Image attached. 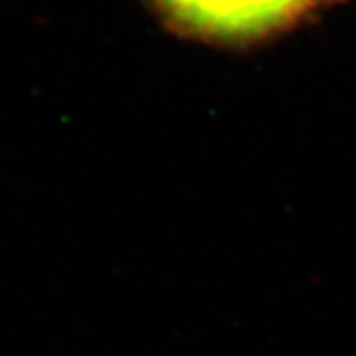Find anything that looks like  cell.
Masks as SVG:
<instances>
[{"mask_svg": "<svg viewBox=\"0 0 356 356\" xmlns=\"http://www.w3.org/2000/svg\"><path fill=\"white\" fill-rule=\"evenodd\" d=\"M175 28L212 42H250L299 22L332 0H154Z\"/></svg>", "mask_w": 356, "mask_h": 356, "instance_id": "cell-1", "label": "cell"}]
</instances>
